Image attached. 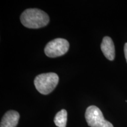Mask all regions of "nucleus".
I'll return each mask as SVG.
<instances>
[{
    "mask_svg": "<svg viewBox=\"0 0 127 127\" xmlns=\"http://www.w3.org/2000/svg\"><path fill=\"white\" fill-rule=\"evenodd\" d=\"M21 23L28 28L37 29L44 27L50 22V18L45 12L37 8L25 10L20 17Z\"/></svg>",
    "mask_w": 127,
    "mask_h": 127,
    "instance_id": "f257e3e1",
    "label": "nucleus"
},
{
    "mask_svg": "<svg viewBox=\"0 0 127 127\" xmlns=\"http://www.w3.org/2000/svg\"><path fill=\"white\" fill-rule=\"evenodd\" d=\"M59 82L57 74L48 72L37 75L34 79V85L37 91L43 95L50 94L54 90Z\"/></svg>",
    "mask_w": 127,
    "mask_h": 127,
    "instance_id": "f03ea898",
    "label": "nucleus"
},
{
    "mask_svg": "<svg viewBox=\"0 0 127 127\" xmlns=\"http://www.w3.org/2000/svg\"><path fill=\"white\" fill-rule=\"evenodd\" d=\"M85 117L87 124L91 127H114L110 122L104 118L99 108L95 105L87 108Z\"/></svg>",
    "mask_w": 127,
    "mask_h": 127,
    "instance_id": "7ed1b4c3",
    "label": "nucleus"
},
{
    "mask_svg": "<svg viewBox=\"0 0 127 127\" xmlns=\"http://www.w3.org/2000/svg\"><path fill=\"white\" fill-rule=\"evenodd\" d=\"M69 42L65 39L56 38L47 44L44 52L47 57L55 58L66 54L69 50Z\"/></svg>",
    "mask_w": 127,
    "mask_h": 127,
    "instance_id": "20e7f679",
    "label": "nucleus"
},
{
    "mask_svg": "<svg viewBox=\"0 0 127 127\" xmlns=\"http://www.w3.org/2000/svg\"><path fill=\"white\" fill-rule=\"evenodd\" d=\"M101 49L104 56L108 60L112 61L115 57V46L112 39L109 36H105L102 39Z\"/></svg>",
    "mask_w": 127,
    "mask_h": 127,
    "instance_id": "39448f33",
    "label": "nucleus"
},
{
    "mask_svg": "<svg viewBox=\"0 0 127 127\" xmlns=\"http://www.w3.org/2000/svg\"><path fill=\"white\" fill-rule=\"evenodd\" d=\"M20 114L15 111H7L3 116L0 127H16L18 124Z\"/></svg>",
    "mask_w": 127,
    "mask_h": 127,
    "instance_id": "423d86ee",
    "label": "nucleus"
},
{
    "mask_svg": "<svg viewBox=\"0 0 127 127\" xmlns=\"http://www.w3.org/2000/svg\"><path fill=\"white\" fill-rule=\"evenodd\" d=\"M55 124L58 127H66L67 122V112L65 109H62L58 112L54 118Z\"/></svg>",
    "mask_w": 127,
    "mask_h": 127,
    "instance_id": "0eeeda50",
    "label": "nucleus"
},
{
    "mask_svg": "<svg viewBox=\"0 0 127 127\" xmlns=\"http://www.w3.org/2000/svg\"><path fill=\"white\" fill-rule=\"evenodd\" d=\"M124 54H125V59H126V61L127 63V42L125 44V45H124Z\"/></svg>",
    "mask_w": 127,
    "mask_h": 127,
    "instance_id": "6e6552de",
    "label": "nucleus"
}]
</instances>
